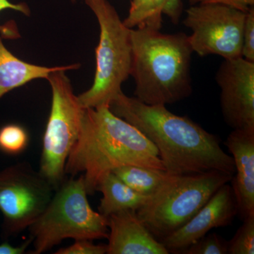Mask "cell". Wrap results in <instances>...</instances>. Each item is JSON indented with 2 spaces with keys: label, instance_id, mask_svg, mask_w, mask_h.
<instances>
[{
  "label": "cell",
  "instance_id": "d6986e66",
  "mask_svg": "<svg viewBox=\"0 0 254 254\" xmlns=\"http://www.w3.org/2000/svg\"><path fill=\"white\" fill-rule=\"evenodd\" d=\"M228 254H254V216L243 220L230 241H228Z\"/></svg>",
  "mask_w": 254,
  "mask_h": 254
},
{
  "label": "cell",
  "instance_id": "8fae6325",
  "mask_svg": "<svg viewBox=\"0 0 254 254\" xmlns=\"http://www.w3.org/2000/svg\"><path fill=\"white\" fill-rule=\"evenodd\" d=\"M237 214L233 190L225 184L185 225L160 242L169 252H182L213 229L228 226Z\"/></svg>",
  "mask_w": 254,
  "mask_h": 254
},
{
  "label": "cell",
  "instance_id": "ac0fdd59",
  "mask_svg": "<svg viewBox=\"0 0 254 254\" xmlns=\"http://www.w3.org/2000/svg\"><path fill=\"white\" fill-rule=\"evenodd\" d=\"M28 141L27 131L20 125L9 124L0 128V150L6 154L15 155L22 153L27 147Z\"/></svg>",
  "mask_w": 254,
  "mask_h": 254
},
{
  "label": "cell",
  "instance_id": "484cf974",
  "mask_svg": "<svg viewBox=\"0 0 254 254\" xmlns=\"http://www.w3.org/2000/svg\"><path fill=\"white\" fill-rule=\"evenodd\" d=\"M32 243L31 239L26 241L22 245L19 247H14L9 245L7 242L0 245V254H22L27 250L28 246Z\"/></svg>",
  "mask_w": 254,
  "mask_h": 254
},
{
  "label": "cell",
  "instance_id": "2e32d148",
  "mask_svg": "<svg viewBox=\"0 0 254 254\" xmlns=\"http://www.w3.org/2000/svg\"><path fill=\"white\" fill-rule=\"evenodd\" d=\"M112 172L132 190L148 196L153 195L169 177L165 170L136 165H125Z\"/></svg>",
  "mask_w": 254,
  "mask_h": 254
},
{
  "label": "cell",
  "instance_id": "603a6c76",
  "mask_svg": "<svg viewBox=\"0 0 254 254\" xmlns=\"http://www.w3.org/2000/svg\"><path fill=\"white\" fill-rule=\"evenodd\" d=\"M74 244L66 248L60 249L57 254H105L108 252V245H95L91 240H75Z\"/></svg>",
  "mask_w": 254,
  "mask_h": 254
},
{
  "label": "cell",
  "instance_id": "5b68a950",
  "mask_svg": "<svg viewBox=\"0 0 254 254\" xmlns=\"http://www.w3.org/2000/svg\"><path fill=\"white\" fill-rule=\"evenodd\" d=\"M233 175L220 171L170 176L137 215L157 240L165 237L187 223L222 185Z\"/></svg>",
  "mask_w": 254,
  "mask_h": 254
},
{
  "label": "cell",
  "instance_id": "ba28073f",
  "mask_svg": "<svg viewBox=\"0 0 254 254\" xmlns=\"http://www.w3.org/2000/svg\"><path fill=\"white\" fill-rule=\"evenodd\" d=\"M55 189L29 163H20L0 172V210L5 237L28 229L46 210Z\"/></svg>",
  "mask_w": 254,
  "mask_h": 254
},
{
  "label": "cell",
  "instance_id": "52a82bcc",
  "mask_svg": "<svg viewBox=\"0 0 254 254\" xmlns=\"http://www.w3.org/2000/svg\"><path fill=\"white\" fill-rule=\"evenodd\" d=\"M80 64L64 66L47 80L52 89L51 110L43 141L39 173L55 190L65 180V165L77 141L84 108L73 93L66 71L80 68Z\"/></svg>",
  "mask_w": 254,
  "mask_h": 254
},
{
  "label": "cell",
  "instance_id": "d4e9b609",
  "mask_svg": "<svg viewBox=\"0 0 254 254\" xmlns=\"http://www.w3.org/2000/svg\"><path fill=\"white\" fill-rule=\"evenodd\" d=\"M190 5L221 4L232 6L241 11H247L254 6V0H189Z\"/></svg>",
  "mask_w": 254,
  "mask_h": 254
},
{
  "label": "cell",
  "instance_id": "277c9868",
  "mask_svg": "<svg viewBox=\"0 0 254 254\" xmlns=\"http://www.w3.org/2000/svg\"><path fill=\"white\" fill-rule=\"evenodd\" d=\"M83 175L64 180L41 216L28 227L33 254H40L63 240L108 239V218L92 209Z\"/></svg>",
  "mask_w": 254,
  "mask_h": 254
},
{
  "label": "cell",
  "instance_id": "7a4b0ae2",
  "mask_svg": "<svg viewBox=\"0 0 254 254\" xmlns=\"http://www.w3.org/2000/svg\"><path fill=\"white\" fill-rule=\"evenodd\" d=\"M125 165L165 170L158 150L136 127L119 118L109 106L86 108L77 141L68 155L65 174L81 173L88 195L103 177Z\"/></svg>",
  "mask_w": 254,
  "mask_h": 254
},
{
  "label": "cell",
  "instance_id": "5bb4252c",
  "mask_svg": "<svg viewBox=\"0 0 254 254\" xmlns=\"http://www.w3.org/2000/svg\"><path fill=\"white\" fill-rule=\"evenodd\" d=\"M64 66H40L23 61L5 47L0 36V99L9 92L38 78L49 75Z\"/></svg>",
  "mask_w": 254,
  "mask_h": 254
},
{
  "label": "cell",
  "instance_id": "4fadbf2b",
  "mask_svg": "<svg viewBox=\"0 0 254 254\" xmlns=\"http://www.w3.org/2000/svg\"><path fill=\"white\" fill-rule=\"evenodd\" d=\"M108 254H168L170 252L145 226L136 210L108 217Z\"/></svg>",
  "mask_w": 254,
  "mask_h": 254
},
{
  "label": "cell",
  "instance_id": "9a60e30c",
  "mask_svg": "<svg viewBox=\"0 0 254 254\" xmlns=\"http://www.w3.org/2000/svg\"><path fill=\"white\" fill-rule=\"evenodd\" d=\"M97 190L103 194L98 211L106 218L123 210H137L146 203L150 197L132 190L113 172L103 177Z\"/></svg>",
  "mask_w": 254,
  "mask_h": 254
},
{
  "label": "cell",
  "instance_id": "8992f818",
  "mask_svg": "<svg viewBox=\"0 0 254 254\" xmlns=\"http://www.w3.org/2000/svg\"><path fill=\"white\" fill-rule=\"evenodd\" d=\"M100 26V40L95 50L94 81L88 91L78 95L82 108L109 106L129 77L131 66V29L120 19L108 0H85Z\"/></svg>",
  "mask_w": 254,
  "mask_h": 254
},
{
  "label": "cell",
  "instance_id": "7402d4cb",
  "mask_svg": "<svg viewBox=\"0 0 254 254\" xmlns=\"http://www.w3.org/2000/svg\"><path fill=\"white\" fill-rule=\"evenodd\" d=\"M242 58L254 63V7L247 11L244 27Z\"/></svg>",
  "mask_w": 254,
  "mask_h": 254
},
{
  "label": "cell",
  "instance_id": "9c48e42d",
  "mask_svg": "<svg viewBox=\"0 0 254 254\" xmlns=\"http://www.w3.org/2000/svg\"><path fill=\"white\" fill-rule=\"evenodd\" d=\"M183 23L190 28L193 52L199 56L220 55L225 60L242 58L247 11L221 4L191 5Z\"/></svg>",
  "mask_w": 254,
  "mask_h": 254
},
{
  "label": "cell",
  "instance_id": "6da1fadb",
  "mask_svg": "<svg viewBox=\"0 0 254 254\" xmlns=\"http://www.w3.org/2000/svg\"><path fill=\"white\" fill-rule=\"evenodd\" d=\"M109 108L153 143L170 176L210 171L235 175L233 158L222 149L220 138L188 117L175 115L165 105L145 104L123 91Z\"/></svg>",
  "mask_w": 254,
  "mask_h": 254
},
{
  "label": "cell",
  "instance_id": "cb8c5ba5",
  "mask_svg": "<svg viewBox=\"0 0 254 254\" xmlns=\"http://www.w3.org/2000/svg\"><path fill=\"white\" fill-rule=\"evenodd\" d=\"M182 12V0H155V13L160 19L162 15L165 14L171 19L172 22L177 24Z\"/></svg>",
  "mask_w": 254,
  "mask_h": 254
},
{
  "label": "cell",
  "instance_id": "ffe728a7",
  "mask_svg": "<svg viewBox=\"0 0 254 254\" xmlns=\"http://www.w3.org/2000/svg\"><path fill=\"white\" fill-rule=\"evenodd\" d=\"M180 253L185 254H227L228 241L217 233L206 234Z\"/></svg>",
  "mask_w": 254,
  "mask_h": 254
},
{
  "label": "cell",
  "instance_id": "4316f807",
  "mask_svg": "<svg viewBox=\"0 0 254 254\" xmlns=\"http://www.w3.org/2000/svg\"><path fill=\"white\" fill-rule=\"evenodd\" d=\"M71 1H73V2H74V1H76V0H71Z\"/></svg>",
  "mask_w": 254,
  "mask_h": 254
},
{
  "label": "cell",
  "instance_id": "30bf717a",
  "mask_svg": "<svg viewBox=\"0 0 254 254\" xmlns=\"http://www.w3.org/2000/svg\"><path fill=\"white\" fill-rule=\"evenodd\" d=\"M215 78L225 123L233 129L254 128V63L243 58L225 60Z\"/></svg>",
  "mask_w": 254,
  "mask_h": 254
},
{
  "label": "cell",
  "instance_id": "44dd1931",
  "mask_svg": "<svg viewBox=\"0 0 254 254\" xmlns=\"http://www.w3.org/2000/svg\"><path fill=\"white\" fill-rule=\"evenodd\" d=\"M4 9L15 10L28 16L31 15V10L26 3L14 4L10 2L9 0H0V11ZM0 36L4 39L13 40L20 38L16 23L14 21H9L4 24L0 25Z\"/></svg>",
  "mask_w": 254,
  "mask_h": 254
},
{
  "label": "cell",
  "instance_id": "3957f363",
  "mask_svg": "<svg viewBox=\"0 0 254 254\" xmlns=\"http://www.w3.org/2000/svg\"><path fill=\"white\" fill-rule=\"evenodd\" d=\"M131 29V66L136 99L150 105L174 104L192 92L193 53L189 36L165 34L147 26Z\"/></svg>",
  "mask_w": 254,
  "mask_h": 254
},
{
  "label": "cell",
  "instance_id": "e0dca14e",
  "mask_svg": "<svg viewBox=\"0 0 254 254\" xmlns=\"http://www.w3.org/2000/svg\"><path fill=\"white\" fill-rule=\"evenodd\" d=\"M123 22L129 28L147 26L160 30L162 19L155 13V0H132L128 16Z\"/></svg>",
  "mask_w": 254,
  "mask_h": 254
},
{
  "label": "cell",
  "instance_id": "7c38bea8",
  "mask_svg": "<svg viewBox=\"0 0 254 254\" xmlns=\"http://www.w3.org/2000/svg\"><path fill=\"white\" fill-rule=\"evenodd\" d=\"M225 146L235 164L232 188L241 220L254 216V128L233 129Z\"/></svg>",
  "mask_w": 254,
  "mask_h": 254
}]
</instances>
